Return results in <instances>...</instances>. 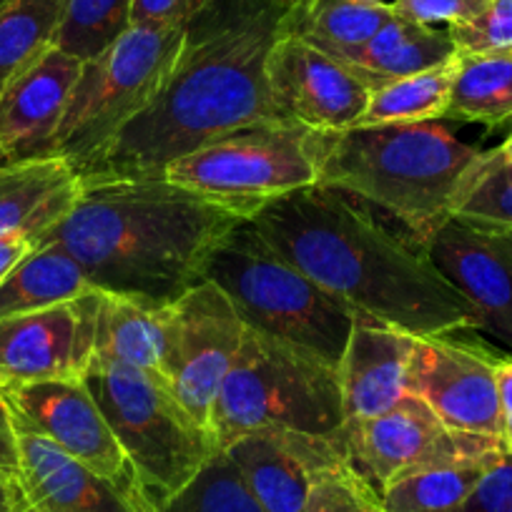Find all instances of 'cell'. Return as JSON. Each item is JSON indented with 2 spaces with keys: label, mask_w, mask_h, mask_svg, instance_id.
Listing matches in <instances>:
<instances>
[{
  "label": "cell",
  "mask_w": 512,
  "mask_h": 512,
  "mask_svg": "<svg viewBox=\"0 0 512 512\" xmlns=\"http://www.w3.org/2000/svg\"><path fill=\"white\" fill-rule=\"evenodd\" d=\"M497 154H500L505 161H512V134L507 136L500 146H497Z\"/></svg>",
  "instance_id": "7bdbcfd3"
},
{
  "label": "cell",
  "mask_w": 512,
  "mask_h": 512,
  "mask_svg": "<svg viewBox=\"0 0 512 512\" xmlns=\"http://www.w3.org/2000/svg\"><path fill=\"white\" fill-rule=\"evenodd\" d=\"M457 334L417 337L407 392L420 397L450 430L502 442L497 364L507 352Z\"/></svg>",
  "instance_id": "7c38bea8"
},
{
  "label": "cell",
  "mask_w": 512,
  "mask_h": 512,
  "mask_svg": "<svg viewBox=\"0 0 512 512\" xmlns=\"http://www.w3.org/2000/svg\"><path fill=\"white\" fill-rule=\"evenodd\" d=\"M282 3H287L289 8H297V6H302L304 0H282Z\"/></svg>",
  "instance_id": "ee69618b"
},
{
  "label": "cell",
  "mask_w": 512,
  "mask_h": 512,
  "mask_svg": "<svg viewBox=\"0 0 512 512\" xmlns=\"http://www.w3.org/2000/svg\"><path fill=\"white\" fill-rule=\"evenodd\" d=\"M497 390H500L502 442L512 455V354H505L497 364Z\"/></svg>",
  "instance_id": "74e56055"
},
{
  "label": "cell",
  "mask_w": 512,
  "mask_h": 512,
  "mask_svg": "<svg viewBox=\"0 0 512 512\" xmlns=\"http://www.w3.org/2000/svg\"><path fill=\"white\" fill-rule=\"evenodd\" d=\"M342 442L349 465L379 495L384 487L412 472L505 450L502 442L490 437L445 427L440 417L410 392L382 415L344 422Z\"/></svg>",
  "instance_id": "30bf717a"
},
{
  "label": "cell",
  "mask_w": 512,
  "mask_h": 512,
  "mask_svg": "<svg viewBox=\"0 0 512 512\" xmlns=\"http://www.w3.org/2000/svg\"><path fill=\"white\" fill-rule=\"evenodd\" d=\"M83 382L134 470L144 512L159 510L219 452L214 432L191 417L164 374L91 359Z\"/></svg>",
  "instance_id": "8992f818"
},
{
  "label": "cell",
  "mask_w": 512,
  "mask_h": 512,
  "mask_svg": "<svg viewBox=\"0 0 512 512\" xmlns=\"http://www.w3.org/2000/svg\"><path fill=\"white\" fill-rule=\"evenodd\" d=\"M246 327L339 367L359 317L264 239L251 221L224 236L204 272Z\"/></svg>",
  "instance_id": "5b68a950"
},
{
  "label": "cell",
  "mask_w": 512,
  "mask_h": 512,
  "mask_svg": "<svg viewBox=\"0 0 512 512\" xmlns=\"http://www.w3.org/2000/svg\"><path fill=\"white\" fill-rule=\"evenodd\" d=\"M16 435L18 480L36 512H141L116 482L51 440L18 427Z\"/></svg>",
  "instance_id": "ffe728a7"
},
{
  "label": "cell",
  "mask_w": 512,
  "mask_h": 512,
  "mask_svg": "<svg viewBox=\"0 0 512 512\" xmlns=\"http://www.w3.org/2000/svg\"><path fill=\"white\" fill-rule=\"evenodd\" d=\"M68 0H8L0 8V91L56 48Z\"/></svg>",
  "instance_id": "83f0119b"
},
{
  "label": "cell",
  "mask_w": 512,
  "mask_h": 512,
  "mask_svg": "<svg viewBox=\"0 0 512 512\" xmlns=\"http://www.w3.org/2000/svg\"><path fill=\"white\" fill-rule=\"evenodd\" d=\"M83 61L51 48L0 91V156L6 161L51 159L68 98Z\"/></svg>",
  "instance_id": "ac0fdd59"
},
{
  "label": "cell",
  "mask_w": 512,
  "mask_h": 512,
  "mask_svg": "<svg viewBox=\"0 0 512 512\" xmlns=\"http://www.w3.org/2000/svg\"><path fill=\"white\" fill-rule=\"evenodd\" d=\"M81 194V176L61 156L0 164V239L28 236L36 244Z\"/></svg>",
  "instance_id": "44dd1931"
},
{
  "label": "cell",
  "mask_w": 512,
  "mask_h": 512,
  "mask_svg": "<svg viewBox=\"0 0 512 512\" xmlns=\"http://www.w3.org/2000/svg\"><path fill=\"white\" fill-rule=\"evenodd\" d=\"M224 452L239 467L264 512H299L314 482L347 462L342 435H309L284 427L246 432Z\"/></svg>",
  "instance_id": "2e32d148"
},
{
  "label": "cell",
  "mask_w": 512,
  "mask_h": 512,
  "mask_svg": "<svg viewBox=\"0 0 512 512\" xmlns=\"http://www.w3.org/2000/svg\"><path fill=\"white\" fill-rule=\"evenodd\" d=\"M33 246L36 244L28 236H6V239H0V282L8 277V272L21 262Z\"/></svg>",
  "instance_id": "ab89813d"
},
{
  "label": "cell",
  "mask_w": 512,
  "mask_h": 512,
  "mask_svg": "<svg viewBox=\"0 0 512 512\" xmlns=\"http://www.w3.org/2000/svg\"><path fill=\"white\" fill-rule=\"evenodd\" d=\"M447 33L457 53H512V0H490L480 16Z\"/></svg>",
  "instance_id": "836d02e7"
},
{
  "label": "cell",
  "mask_w": 512,
  "mask_h": 512,
  "mask_svg": "<svg viewBox=\"0 0 512 512\" xmlns=\"http://www.w3.org/2000/svg\"><path fill=\"white\" fill-rule=\"evenodd\" d=\"M292 8L282 0H214L184 26L179 56L151 106L81 179L164 176L171 161L274 116L267 61Z\"/></svg>",
  "instance_id": "6da1fadb"
},
{
  "label": "cell",
  "mask_w": 512,
  "mask_h": 512,
  "mask_svg": "<svg viewBox=\"0 0 512 512\" xmlns=\"http://www.w3.org/2000/svg\"><path fill=\"white\" fill-rule=\"evenodd\" d=\"M480 156L482 149L462 141L450 118L322 131L317 184L382 211L427 246L452 219Z\"/></svg>",
  "instance_id": "277c9868"
},
{
  "label": "cell",
  "mask_w": 512,
  "mask_h": 512,
  "mask_svg": "<svg viewBox=\"0 0 512 512\" xmlns=\"http://www.w3.org/2000/svg\"><path fill=\"white\" fill-rule=\"evenodd\" d=\"M267 427L339 437L342 387L337 367L246 327L211 410V430L224 450L236 437Z\"/></svg>",
  "instance_id": "52a82bcc"
},
{
  "label": "cell",
  "mask_w": 512,
  "mask_h": 512,
  "mask_svg": "<svg viewBox=\"0 0 512 512\" xmlns=\"http://www.w3.org/2000/svg\"><path fill=\"white\" fill-rule=\"evenodd\" d=\"M457 58V56H455ZM455 58L445 66L397 78L369 93V103L357 126H379V123H417L445 118L450 106L452 73Z\"/></svg>",
  "instance_id": "f1b7e54d"
},
{
  "label": "cell",
  "mask_w": 512,
  "mask_h": 512,
  "mask_svg": "<svg viewBox=\"0 0 512 512\" xmlns=\"http://www.w3.org/2000/svg\"><path fill=\"white\" fill-rule=\"evenodd\" d=\"M475 226H480V229L490 231V234L495 236V239L500 241V244L505 246V249L510 251V256H512V229H500V226H482V224H475Z\"/></svg>",
  "instance_id": "b9f144b4"
},
{
  "label": "cell",
  "mask_w": 512,
  "mask_h": 512,
  "mask_svg": "<svg viewBox=\"0 0 512 512\" xmlns=\"http://www.w3.org/2000/svg\"><path fill=\"white\" fill-rule=\"evenodd\" d=\"M101 289L41 312L0 317V387L83 377L96 347Z\"/></svg>",
  "instance_id": "5bb4252c"
},
{
  "label": "cell",
  "mask_w": 512,
  "mask_h": 512,
  "mask_svg": "<svg viewBox=\"0 0 512 512\" xmlns=\"http://www.w3.org/2000/svg\"><path fill=\"white\" fill-rule=\"evenodd\" d=\"M274 116L314 131L357 126L369 103V88L337 58L284 31L267 61Z\"/></svg>",
  "instance_id": "9a60e30c"
},
{
  "label": "cell",
  "mask_w": 512,
  "mask_h": 512,
  "mask_svg": "<svg viewBox=\"0 0 512 512\" xmlns=\"http://www.w3.org/2000/svg\"><path fill=\"white\" fill-rule=\"evenodd\" d=\"M169 349V307L123 294H101L93 359L164 374Z\"/></svg>",
  "instance_id": "603a6c76"
},
{
  "label": "cell",
  "mask_w": 512,
  "mask_h": 512,
  "mask_svg": "<svg viewBox=\"0 0 512 512\" xmlns=\"http://www.w3.org/2000/svg\"><path fill=\"white\" fill-rule=\"evenodd\" d=\"M0 164H6V159H3V156H0Z\"/></svg>",
  "instance_id": "7dc6e473"
},
{
  "label": "cell",
  "mask_w": 512,
  "mask_h": 512,
  "mask_svg": "<svg viewBox=\"0 0 512 512\" xmlns=\"http://www.w3.org/2000/svg\"><path fill=\"white\" fill-rule=\"evenodd\" d=\"M96 289L81 264L58 244H36L0 282V317L41 312Z\"/></svg>",
  "instance_id": "cb8c5ba5"
},
{
  "label": "cell",
  "mask_w": 512,
  "mask_h": 512,
  "mask_svg": "<svg viewBox=\"0 0 512 512\" xmlns=\"http://www.w3.org/2000/svg\"><path fill=\"white\" fill-rule=\"evenodd\" d=\"M452 216L470 224L512 229V161L482 151L455 199Z\"/></svg>",
  "instance_id": "4dcf8cb0"
},
{
  "label": "cell",
  "mask_w": 512,
  "mask_h": 512,
  "mask_svg": "<svg viewBox=\"0 0 512 512\" xmlns=\"http://www.w3.org/2000/svg\"><path fill=\"white\" fill-rule=\"evenodd\" d=\"M392 16L390 0H304L289 11L284 31L339 58L377 36Z\"/></svg>",
  "instance_id": "d4e9b609"
},
{
  "label": "cell",
  "mask_w": 512,
  "mask_h": 512,
  "mask_svg": "<svg viewBox=\"0 0 512 512\" xmlns=\"http://www.w3.org/2000/svg\"><path fill=\"white\" fill-rule=\"evenodd\" d=\"M299 512H384V507L382 495L347 460L314 482Z\"/></svg>",
  "instance_id": "d6a6232c"
},
{
  "label": "cell",
  "mask_w": 512,
  "mask_h": 512,
  "mask_svg": "<svg viewBox=\"0 0 512 512\" xmlns=\"http://www.w3.org/2000/svg\"><path fill=\"white\" fill-rule=\"evenodd\" d=\"M507 450L427 467L382 490L384 512H462L477 482Z\"/></svg>",
  "instance_id": "4316f807"
},
{
  "label": "cell",
  "mask_w": 512,
  "mask_h": 512,
  "mask_svg": "<svg viewBox=\"0 0 512 512\" xmlns=\"http://www.w3.org/2000/svg\"><path fill=\"white\" fill-rule=\"evenodd\" d=\"M6 3H8V0H0V8H3V6H6Z\"/></svg>",
  "instance_id": "bcb514c9"
},
{
  "label": "cell",
  "mask_w": 512,
  "mask_h": 512,
  "mask_svg": "<svg viewBox=\"0 0 512 512\" xmlns=\"http://www.w3.org/2000/svg\"><path fill=\"white\" fill-rule=\"evenodd\" d=\"M462 512H512V455L505 452L482 475Z\"/></svg>",
  "instance_id": "d590c367"
},
{
  "label": "cell",
  "mask_w": 512,
  "mask_h": 512,
  "mask_svg": "<svg viewBox=\"0 0 512 512\" xmlns=\"http://www.w3.org/2000/svg\"><path fill=\"white\" fill-rule=\"evenodd\" d=\"M0 472L18 475V435L3 395H0Z\"/></svg>",
  "instance_id": "f35d334b"
},
{
  "label": "cell",
  "mask_w": 512,
  "mask_h": 512,
  "mask_svg": "<svg viewBox=\"0 0 512 512\" xmlns=\"http://www.w3.org/2000/svg\"><path fill=\"white\" fill-rule=\"evenodd\" d=\"M28 507L18 475L0 472V512H23Z\"/></svg>",
  "instance_id": "60d3db41"
},
{
  "label": "cell",
  "mask_w": 512,
  "mask_h": 512,
  "mask_svg": "<svg viewBox=\"0 0 512 512\" xmlns=\"http://www.w3.org/2000/svg\"><path fill=\"white\" fill-rule=\"evenodd\" d=\"M445 118L490 128L512 121V53H457Z\"/></svg>",
  "instance_id": "484cf974"
},
{
  "label": "cell",
  "mask_w": 512,
  "mask_h": 512,
  "mask_svg": "<svg viewBox=\"0 0 512 512\" xmlns=\"http://www.w3.org/2000/svg\"><path fill=\"white\" fill-rule=\"evenodd\" d=\"M455 56L457 46L447 28L417 26L400 16H392L387 26L379 28L377 36L339 56L337 61L344 63L369 91H374L397 78L445 66Z\"/></svg>",
  "instance_id": "7402d4cb"
},
{
  "label": "cell",
  "mask_w": 512,
  "mask_h": 512,
  "mask_svg": "<svg viewBox=\"0 0 512 512\" xmlns=\"http://www.w3.org/2000/svg\"><path fill=\"white\" fill-rule=\"evenodd\" d=\"M432 264L472 304L480 332L512 354V256L490 231L452 216L427 241Z\"/></svg>",
  "instance_id": "e0dca14e"
},
{
  "label": "cell",
  "mask_w": 512,
  "mask_h": 512,
  "mask_svg": "<svg viewBox=\"0 0 512 512\" xmlns=\"http://www.w3.org/2000/svg\"><path fill=\"white\" fill-rule=\"evenodd\" d=\"M134 0H68L56 48L78 61L98 56L131 26Z\"/></svg>",
  "instance_id": "1f68e13d"
},
{
  "label": "cell",
  "mask_w": 512,
  "mask_h": 512,
  "mask_svg": "<svg viewBox=\"0 0 512 512\" xmlns=\"http://www.w3.org/2000/svg\"><path fill=\"white\" fill-rule=\"evenodd\" d=\"M23 512H36V510H33V507H31V505H28V507H26V510H23Z\"/></svg>",
  "instance_id": "f6af8a7d"
},
{
  "label": "cell",
  "mask_w": 512,
  "mask_h": 512,
  "mask_svg": "<svg viewBox=\"0 0 512 512\" xmlns=\"http://www.w3.org/2000/svg\"><path fill=\"white\" fill-rule=\"evenodd\" d=\"M244 329L229 297L206 279L169 304L164 379L206 430H211V410L244 342Z\"/></svg>",
  "instance_id": "8fae6325"
},
{
  "label": "cell",
  "mask_w": 512,
  "mask_h": 512,
  "mask_svg": "<svg viewBox=\"0 0 512 512\" xmlns=\"http://www.w3.org/2000/svg\"><path fill=\"white\" fill-rule=\"evenodd\" d=\"M490 0H390L392 13L417 26L452 28L472 21Z\"/></svg>",
  "instance_id": "e575fe53"
},
{
  "label": "cell",
  "mask_w": 512,
  "mask_h": 512,
  "mask_svg": "<svg viewBox=\"0 0 512 512\" xmlns=\"http://www.w3.org/2000/svg\"><path fill=\"white\" fill-rule=\"evenodd\" d=\"M244 221L166 176L81 179L73 209L36 244L63 246L101 292L169 307Z\"/></svg>",
  "instance_id": "3957f363"
},
{
  "label": "cell",
  "mask_w": 512,
  "mask_h": 512,
  "mask_svg": "<svg viewBox=\"0 0 512 512\" xmlns=\"http://www.w3.org/2000/svg\"><path fill=\"white\" fill-rule=\"evenodd\" d=\"M0 395L18 430L51 440L98 475L116 482L139 505L134 470L83 377L11 384L0 387Z\"/></svg>",
  "instance_id": "4fadbf2b"
},
{
  "label": "cell",
  "mask_w": 512,
  "mask_h": 512,
  "mask_svg": "<svg viewBox=\"0 0 512 512\" xmlns=\"http://www.w3.org/2000/svg\"><path fill=\"white\" fill-rule=\"evenodd\" d=\"M214 0H134L131 26L184 28Z\"/></svg>",
  "instance_id": "8d00e7d4"
},
{
  "label": "cell",
  "mask_w": 512,
  "mask_h": 512,
  "mask_svg": "<svg viewBox=\"0 0 512 512\" xmlns=\"http://www.w3.org/2000/svg\"><path fill=\"white\" fill-rule=\"evenodd\" d=\"M251 224L362 319L415 337L480 332L472 304L425 246L342 191L322 184L292 191L256 211Z\"/></svg>",
  "instance_id": "7a4b0ae2"
},
{
  "label": "cell",
  "mask_w": 512,
  "mask_h": 512,
  "mask_svg": "<svg viewBox=\"0 0 512 512\" xmlns=\"http://www.w3.org/2000/svg\"><path fill=\"white\" fill-rule=\"evenodd\" d=\"M319 134L287 118H264L171 161L164 176L251 221L272 201L317 184Z\"/></svg>",
  "instance_id": "ba28073f"
},
{
  "label": "cell",
  "mask_w": 512,
  "mask_h": 512,
  "mask_svg": "<svg viewBox=\"0 0 512 512\" xmlns=\"http://www.w3.org/2000/svg\"><path fill=\"white\" fill-rule=\"evenodd\" d=\"M184 28L128 26L98 56L83 61L56 136V156L81 174L164 86Z\"/></svg>",
  "instance_id": "9c48e42d"
},
{
  "label": "cell",
  "mask_w": 512,
  "mask_h": 512,
  "mask_svg": "<svg viewBox=\"0 0 512 512\" xmlns=\"http://www.w3.org/2000/svg\"><path fill=\"white\" fill-rule=\"evenodd\" d=\"M156 512H264V507L251 495L239 467L219 450Z\"/></svg>",
  "instance_id": "f546056e"
},
{
  "label": "cell",
  "mask_w": 512,
  "mask_h": 512,
  "mask_svg": "<svg viewBox=\"0 0 512 512\" xmlns=\"http://www.w3.org/2000/svg\"><path fill=\"white\" fill-rule=\"evenodd\" d=\"M415 342V334L405 329L357 319L337 367L344 422L382 415L407 395Z\"/></svg>",
  "instance_id": "d6986e66"
}]
</instances>
